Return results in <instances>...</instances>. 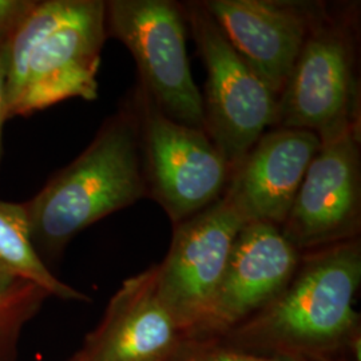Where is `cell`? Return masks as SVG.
<instances>
[{
    "mask_svg": "<svg viewBox=\"0 0 361 361\" xmlns=\"http://www.w3.org/2000/svg\"><path fill=\"white\" fill-rule=\"evenodd\" d=\"M142 198L140 130L128 97L89 146L25 202L32 244L43 261L56 257L78 233Z\"/></svg>",
    "mask_w": 361,
    "mask_h": 361,
    "instance_id": "cell-1",
    "label": "cell"
},
{
    "mask_svg": "<svg viewBox=\"0 0 361 361\" xmlns=\"http://www.w3.org/2000/svg\"><path fill=\"white\" fill-rule=\"evenodd\" d=\"M104 0H40L7 50V116H31L68 99H98Z\"/></svg>",
    "mask_w": 361,
    "mask_h": 361,
    "instance_id": "cell-2",
    "label": "cell"
},
{
    "mask_svg": "<svg viewBox=\"0 0 361 361\" xmlns=\"http://www.w3.org/2000/svg\"><path fill=\"white\" fill-rule=\"evenodd\" d=\"M360 283V244L349 240L328 246L297 268L247 332L293 352L313 355L335 348L357 322L353 304Z\"/></svg>",
    "mask_w": 361,
    "mask_h": 361,
    "instance_id": "cell-3",
    "label": "cell"
},
{
    "mask_svg": "<svg viewBox=\"0 0 361 361\" xmlns=\"http://www.w3.org/2000/svg\"><path fill=\"white\" fill-rule=\"evenodd\" d=\"M355 18L325 7L277 98L274 128L312 131L325 143L360 133Z\"/></svg>",
    "mask_w": 361,
    "mask_h": 361,
    "instance_id": "cell-4",
    "label": "cell"
},
{
    "mask_svg": "<svg viewBox=\"0 0 361 361\" xmlns=\"http://www.w3.org/2000/svg\"><path fill=\"white\" fill-rule=\"evenodd\" d=\"M207 68L202 94L205 133L232 169L277 116V95L235 51L202 1L182 4Z\"/></svg>",
    "mask_w": 361,
    "mask_h": 361,
    "instance_id": "cell-5",
    "label": "cell"
},
{
    "mask_svg": "<svg viewBox=\"0 0 361 361\" xmlns=\"http://www.w3.org/2000/svg\"><path fill=\"white\" fill-rule=\"evenodd\" d=\"M128 97L138 121L147 197L166 212L173 225L219 201L231 166L205 130L174 122L140 86Z\"/></svg>",
    "mask_w": 361,
    "mask_h": 361,
    "instance_id": "cell-6",
    "label": "cell"
},
{
    "mask_svg": "<svg viewBox=\"0 0 361 361\" xmlns=\"http://www.w3.org/2000/svg\"><path fill=\"white\" fill-rule=\"evenodd\" d=\"M182 4L170 0L106 1L107 38L133 55L138 83L170 119L205 130L202 94L195 86L186 50Z\"/></svg>",
    "mask_w": 361,
    "mask_h": 361,
    "instance_id": "cell-7",
    "label": "cell"
},
{
    "mask_svg": "<svg viewBox=\"0 0 361 361\" xmlns=\"http://www.w3.org/2000/svg\"><path fill=\"white\" fill-rule=\"evenodd\" d=\"M246 221L221 197L174 225L168 256L157 265V290L183 334H197L222 281L234 241Z\"/></svg>",
    "mask_w": 361,
    "mask_h": 361,
    "instance_id": "cell-8",
    "label": "cell"
},
{
    "mask_svg": "<svg viewBox=\"0 0 361 361\" xmlns=\"http://www.w3.org/2000/svg\"><path fill=\"white\" fill-rule=\"evenodd\" d=\"M360 133L322 143L281 232L297 249L355 240L360 226Z\"/></svg>",
    "mask_w": 361,
    "mask_h": 361,
    "instance_id": "cell-9",
    "label": "cell"
},
{
    "mask_svg": "<svg viewBox=\"0 0 361 361\" xmlns=\"http://www.w3.org/2000/svg\"><path fill=\"white\" fill-rule=\"evenodd\" d=\"M202 4L277 98L326 7L285 0H207Z\"/></svg>",
    "mask_w": 361,
    "mask_h": 361,
    "instance_id": "cell-10",
    "label": "cell"
},
{
    "mask_svg": "<svg viewBox=\"0 0 361 361\" xmlns=\"http://www.w3.org/2000/svg\"><path fill=\"white\" fill-rule=\"evenodd\" d=\"M298 249L269 222H247L233 245L219 290L197 332L228 329L267 308L298 268Z\"/></svg>",
    "mask_w": 361,
    "mask_h": 361,
    "instance_id": "cell-11",
    "label": "cell"
},
{
    "mask_svg": "<svg viewBox=\"0 0 361 361\" xmlns=\"http://www.w3.org/2000/svg\"><path fill=\"white\" fill-rule=\"evenodd\" d=\"M322 142L312 131L268 130L231 171L222 197L247 222L281 228Z\"/></svg>",
    "mask_w": 361,
    "mask_h": 361,
    "instance_id": "cell-12",
    "label": "cell"
},
{
    "mask_svg": "<svg viewBox=\"0 0 361 361\" xmlns=\"http://www.w3.org/2000/svg\"><path fill=\"white\" fill-rule=\"evenodd\" d=\"M182 332L157 290V265L130 277L104 320L68 361H168Z\"/></svg>",
    "mask_w": 361,
    "mask_h": 361,
    "instance_id": "cell-13",
    "label": "cell"
},
{
    "mask_svg": "<svg viewBox=\"0 0 361 361\" xmlns=\"http://www.w3.org/2000/svg\"><path fill=\"white\" fill-rule=\"evenodd\" d=\"M20 283L38 285L50 297L90 300L87 295L61 281L39 256L32 244L25 202L0 200V293Z\"/></svg>",
    "mask_w": 361,
    "mask_h": 361,
    "instance_id": "cell-14",
    "label": "cell"
},
{
    "mask_svg": "<svg viewBox=\"0 0 361 361\" xmlns=\"http://www.w3.org/2000/svg\"><path fill=\"white\" fill-rule=\"evenodd\" d=\"M47 297L44 289L28 283L0 293V361H16L22 331Z\"/></svg>",
    "mask_w": 361,
    "mask_h": 361,
    "instance_id": "cell-15",
    "label": "cell"
},
{
    "mask_svg": "<svg viewBox=\"0 0 361 361\" xmlns=\"http://www.w3.org/2000/svg\"><path fill=\"white\" fill-rule=\"evenodd\" d=\"M37 0H0V44L11 42Z\"/></svg>",
    "mask_w": 361,
    "mask_h": 361,
    "instance_id": "cell-16",
    "label": "cell"
},
{
    "mask_svg": "<svg viewBox=\"0 0 361 361\" xmlns=\"http://www.w3.org/2000/svg\"><path fill=\"white\" fill-rule=\"evenodd\" d=\"M178 361H298L295 359L262 357L252 353L225 348L194 349L188 355L180 356Z\"/></svg>",
    "mask_w": 361,
    "mask_h": 361,
    "instance_id": "cell-17",
    "label": "cell"
},
{
    "mask_svg": "<svg viewBox=\"0 0 361 361\" xmlns=\"http://www.w3.org/2000/svg\"><path fill=\"white\" fill-rule=\"evenodd\" d=\"M8 44H0V168L3 159V129L6 122L8 121L7 116V50Z\"/></svg>",
    "mask_w": 361,
    "mask_h": 361,
    "instance_id": "cell-18",
    "label": "cell"
}]
</instances>
